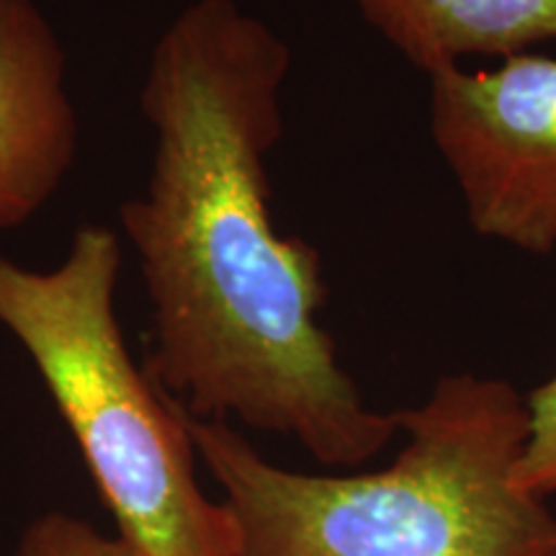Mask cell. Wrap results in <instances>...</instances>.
<instances>
[{
  "instance_id": "cell-7",
  "label": "cell",
  "mask_w": 556,
  "mask_h": 556,
  "mask_svg": "<svg viewBox=\"0 0 556 556\" xmlns=\"http://www.w3.org/2000/svg\"><path fill=\"white\" fill-rule=\"evenodd\" d=\"M528 433L516 469V484L546 500L556 492V374L526 400Z\"/></svg>"
},
{
  "instance_id": "cell-3",
  "label": "cell",
  "mask_w": 556,
  "mask_h": 556,
  "mask_svg": "<svg viewBox=\"0 0 556 556\" xmlns=\"http://www.w3.org/2000/svg\"><path fill=\"white\" fill-rule=\"evenodd\" d=\"M122 238L75 229L65 261L0 255V328L29 353L119 536L142 556H238V523L197 479L186 413L131 358L116 317Z\"/></svg>"
},
{
  "instance_id": "cell-1",
  "label": "cell",
  "mask_w": 556,
  "mask_h": 556,
  "mask_svg": "<svg viewBox=\"0 0 556 556\" xmlns=\"http://www.w3.org/2000/svg\"><path fill=\"white\" fill-rule=\"evenodd\" d=\"M291 50L238 0H193L152 47L139 106L144 191L119 208L152 307L148 374L199 420L294 438L353 469L400 435L319 325L323 261L274 225L266 160L283 131Z\"/></svg>"
},
{
  "instance_id": "cell-8",
  "label": "cell",
  "mask_w": 556,
  "mask_h": 556,
  "mask_svg": "<svg viewBox=\"0 0 556 556\" xmlns=\"http://www.w3.org/2000/svg\"><path fill=\"white\" fill-rule=\"evenodd\" d=\"M16 556H142L124 536H103L86 520L50 513L26 528Z\"/></svg>"
},
{
  "instance_id": "cell-6",
  "label": "cell",
  "mask_w": 556,
  "mask_h": 556,
  "mask_svg": "<svg viewBox=\"0 0 556 556\" xmlns=\"http://www.w3.org/2000/svg\"><path fill=\"white\" fill-rule=\"evenodd\" d=\"M361 16L422 73L513 58L556 39V0H356Z\"/></svg>"
},
{
  "instance_id": "cell-4",
  "label": "cell",
  "mask_w": 556,
  "mask_h": 556,
  "mask_svg": "<svg viewBox=\"0 0 556 556\" xmlns=\"http://www.w3.org/2000/svg\"><path fill=\"white\" fill-rule=\"evenodd\" d=\"M430 78L433 142L469 225L526 253L556 248V60L513 54Z\"/></svg>"
},
{
  "instance_id": "cell-2",
  "label": "cell",
  "mask_w": 556,
  "mask_h": 556,
  "mask_svg": "<svg viewBox=\"0 0 556 556\" xmlns=\"http://www.w3.org/2000/svg\"><path fill=\"white\" fill-rule=\"evenodd\" d=\"M397 422L405 443L389 467L304 475L229 422L186 413L238 523V556H556V516L516 484L528 433L516 387L451 374Z\"/></svg>"
},
{
  "instance_id": "cell-5",
  "label": "cell",
  "mask_w": 556,
  "mask_h": 556,
  "mask_svg": "<svg viewBox=\"0 0 556 556\" xmlns=\"http://www.w3.org/2000/svg\"><path fill=\"white\" fill-rule=\"evenodd\" d=\"M78 144L58 31L34 0H0V229L26 225L50 204Z\"/></svg>"
}]
</instances>
